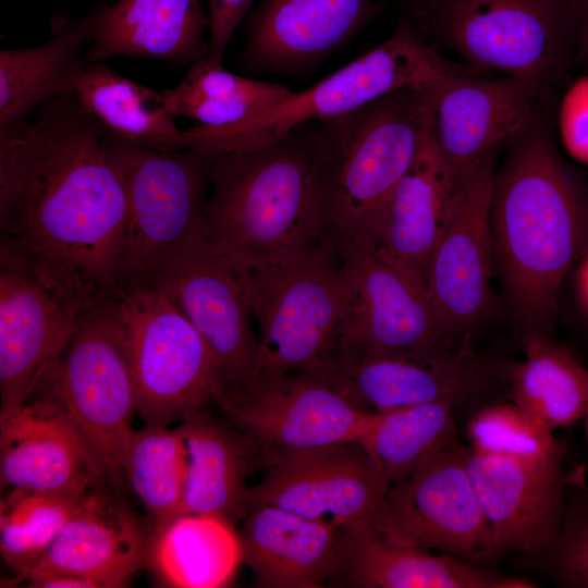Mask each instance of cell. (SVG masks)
<instances>
[{"instance_id": "obj_1", "label": "cell", "mask_w": 588, "mask_h": 588, "mask_svg": "<svg viewBox=\"0 0 588 588\" xmlns=\"http://www.w3.org/2000/svg\"><path fill=\"white\" fill-rule=\"evenodd\" d=\"M38 109L0 130V256L96 303L119 294L124 185L76 95Z\"/></svg>"}, {"instance_id": "obj_2", "label": "cell", "mask_w": 588, "mask_h": 588, "mask_svg": "<svg viewBox=\"0 0 588 588\" xmlns=\"http://www.w3.org/2000/svg\"><path fill=\"white\" fill-rule=\"evenodd\" d=\"M555 108L505 142L490 199L494 269L525 332H548L563 281L588 248V185L558 149Z\"/></svg>"}, {"instance_id": "obj_3", "label": "cell", "mask_w": 588, "mask_h": 588, "mask_svg": "<svg viewBox=\"0 0 588 588\" xmlns=\"http://www.w3.org/2000/svg\"><path fill=\"white\" fill-rule=\"evenodd\" d=\"M332 163L322 121L260 148L218 154L206 206L208 247L242 265L306 255L332 234Z\"/></svg>"}, {"instance_id": "obj_4", "label": "cell", "mask_w": 588, "mask_h": 588, "mask_svg": "<svg viewBox=\"0 0 588 588\" xmlns=\"http://www.w3.org/2000/svg\"><path fill=\"white\" fill-rule=\"evenodd\" d=\"M403 17L440 51L554 100L576 64L572 0H424Z\"/></svg>"}, {"instance_id": "obj_5", "label": "cell", "mask_w": 588, "mask_h": 588, "mask_svg": "<svg viewBox=\"0 0 588 588\" xmlns=\"http://www.w3.org/2000/svg\"><path fill=\"white\" fill-rule=\"evenodd\" d=\"M236 264L259 328L252 385L297 372H335L348 320L335 236L292 261Z\"/></svg>"}, {"instance_id": "obj_6", "label": "cell", "mask_w": 588, "mask_h": 588, "mask_svg": "<svg viewBox=\"0 0 588 588\" xmlns=\"http://www.w3.org/2000/svg\"><path fill=\"white\" fill-rule=\"evenodd\" d=\"M103 145L126 195L118 293L147 286L169 262L206 241L210 173L218 156L189 148L158 150L127 142L101 124Z\"/></svg>"}, {"instance_id": "obj_7", "label": "cell", "mask_w": 588, "mask_h": 588, "mask_svg": "<svg viewBox=\"0 0 588 588\" xmlns=\"http://www.w3.org/2000/svg\"><path fill=\"white\" fill-rule=\"evenodd\" d=\"M480 73L445 58L409 20L400 16L383 42L262 114L218 133L187 127L188 148L215 154L260 148L301 124L338 118L393 91L438 88L451 78Z\"/></svg>"}, {"instance_id": "obj_8", "label": "cell", "mask_w": 588, "mask_h": 588, "mask_svg": "<svg viewBox=\"0 0 588 588\" xmlns=\"http://www.w3.org/2000/svg\"><path fill=\"white\" fill-rule=\"evenodd\" d=\"M436 89L403 88L322 121L333 155V235L375 234L431 127Z\"/></svg>"}, {"instance_id": "obj_9", "label": "cell", "mask_w": 588, "mask_h": 588, "mask_svg": "<svg viewBox=\"0 0 588 588\" xmlns=\"http://www.w3.org/2000/svg\"><path fill=\"white\" fill-rule=\"evenodd\" d=\"M118 296H105L82 315L65 350L33 389L61 406L114 487L123 483L122 462L137 415Z\"/></svg>"}, {"instance_id": "obj_10", "label": "cell", "mask_w": 588, "mask_h": 588, "mask_svg": "<svg viewBox=\"0 0 588 588\" xmlns=\"http://www.w3.org/2000/svg\"><path fill=\"white\" fill-rule=\"evenodd\" d=\"M137 415L170 426L222 395L213 359L192 323L154 286L119 294Z\"/></svg>"}, {"instance_id": "obj_11", "label": "cell", "mask_w": 588, "mask_h": 588, "mask_svg": "<svg viewBox=\"0 0 588 588\" xmlns=\"http://www.w3.org/2000/svg\"><path fill=\"white\" fill-rule=\"evenodd\" d=\"M254 443L255 470L294 454L358 441L375 421L333 372H297L254 383L216 403Z\"/></svg>"}, {"instance_id": "obj_12", "label": "cell", "mask_w": 588, "mask_h": 588, "mask_svg": "<svg viewBox=\"0 0 588 588\" xmlns=\"http://www.w3.org/2000/svg\"><path fill=\"white\" fill-rule=\"evenodd\" d=\"M335 238L348 309L342 354L373 350L434 356L468 339L446 327L427 292L383 257L371 235Z\"/></svg>"}, {"instance_id": "obj_13", "label": "cell", "mask_w": 588, "mask_h": 588, "mask_svg": "<svg viewBox=\"0 0 588 588\" xmlns=\"http://www.w3.org/2000/svg\"><path fill=\"white\" fill-rule=\"evenodd\" d=\"M468 450L453 441L387 491L370 519L389 539L485 566L501 554L467 470Z\"/></svg>"}, {"instance_id": "obj_14", "label": "cell", "mask_w": 588, "mask_h": 588, "mask_svg": "<svg viewBox=\"0 0 588 588\" xmlns=\"http://www.w3.org/2000/svg\"><path fill=\"white\" fill-rule=\"evenodd\" d=\"M149 286L172 302L206 344L222 388L218 401L244 394L254 381L259 343L237 264L203 241L176 256Z\"/></svg>"}, {"instance_id": "obj_15", "label": "cell", "mask_w": 588, "mask_h": 588, "mask_svg": "<svg viewBox=\"0 0 588 588\" xmlns=\"http://www.w3.org/2000/svg\"><path fill=\"white\" fill-rule=\"evenodd\" d=\"M95 304L33 267L0 256V412L27 400Z\"/></svg>"}, {"instance_id": "obj_16", "label": "cell", "mask_w": 588, "mask_h": 588, "mask_svg": "<svg viewBox=\"0 0 588 588\" xmlns=\"http://www.w3.org/2000/svg\"><path fill=\"white\" fill-rule=\"evenodd\" d=\"M499 150L489 152L460 184L427 268V295L461 339L469 338L493 304L489 210Z\"/></svg>"}, {"instance_id": "obj_17", "label": "cell", "mask_w": 588, "mask_h": 588, "mask_svg": "<svg viewBox=\"0 0 588 588\" xmlns=\"http://www.w3.org/2000/svg\"><path fill=\"white\" fill-rule=\"evenodd\" d=\"M262 470L248 488V511L272 505L340 528L370 522L390 488L359 441L286 456Z\"/></svg>"}, {"instance_id": "obj_18", "label": "cell", "mask_w": 588, "mask_h": 588, "mask_svg": "<svg viewBox=\"0 0 588 588\" xmlns=\"http://www.w3.org/2000/svg\"><path fill=\"white\" fill-rule=\"evenodd\" d=\"M376 0H257L244 20L240 69L295 74L321 64L382 11Z\"/></svg>"}, {"instance_id": "obj_19", "label": "cell", "mask_w": 588, "mask_h": 588, "mask_svg": "<svg viewBox=\"0 0 588 588\" xmlns=\"http://www.w3.org/2000/svg\"><path fill=\"white\" fill-rule=\"evenodd\" d=\"M556 100L537 87L506 76L454 77L436 89L432 136L457 186L492 150Z\"/></svg>"}, {"instance_id": "obj_20", "label": "cell", "mask_w": 588, "mask_h": 588, "mask_svg": "<svg viewBox=\"0 0 588 588\" xmlns=\"http://www.w3.org/2000/svg\"><path fill=\"white\" fill-rule=\"evenodd\" d=\"M103 471L84 438L48 394L33 391L0 412L1 489L81 497L100 488Z\"/></svg>"}, {"instance_id": "obj_21", "label": "cell", "mask_w": 588, "mask_h": 588, "mask_svg": "<svg viewBox=\"0 0 588 588\" xmlns=\"http://www.w3.org/2000/svg\"><path fill=\"white\" fill-rule=\"evenodd\" d=\"M467 470L500 554L542 558L553 546L566 504L561 460L467 454Z\"/></svg>"}, {"instance_id": "obj_22", "label": "cell", "mask_w": 588, "mask_h": 588, "mask_svg": "<svg viewBox=\"0 0 588 588\" xmlns=\"http://www.w3.org/2000/svg\"><path fill=\"white\" fill-rule=\"evenodd\" d=\"M147 537L146 524L97 488L85 497L39 562L3 586L69 577L89 588L125 587L145 567Z\"/></svg>"}, {"instance_id": "obj_23", "label": "cell", "mask_w": 588, "mask_h": 588, "mask_svg": "<svg viewBox=\"0 0 588 588\" xmlns=\"http://www.w3.org/2000/svg\"><path fill=\"white\" fill-rule=\"evenodd\" d=\"M334 373L362 407L385 412L443 401L456 405L486 385L489 371L473 353L468 338L456 350L434 356L346 351Z\"/></svg>"}, {"instance_id": "obj_24", "label": "cell", "mask_w": 588, "mask_h": 588, "mask_svg": "<svg viewBox=\"0 0 588 588\" xmlns=\"http://www.w3.org/2000/svg\"><path fill=\"white\" fill-rule=\"evenodd\" d=\"M341 544L329 584L355 588H534L450 554H432L389 539L367 520L341 527Z\"/></svg>"}, {"instance_id": "obj_25", "label": "cell", "mask_w": 588, "mask_h": 588, "mask_svg": "<svg viewBox=\"0 0 588 588\" xmlns=\"http://www.w3.org/2000/svg\"><path fill=\"white\" fill-rule=\"evenodd\" d=\"M88 14L94 33L85 51L89 62L149 58L189 68L208 57L209 15L201 0H118Z\"/></svg>"}, {"instance_id": "obj_26", "label": "cell", "mask_w": 588, "mask_h": 588, "mask_svg": "<svg viewBox=\"0 0 588 588\" xmlns=\"http://www.w3.org/2000/svg\"><path fill=\"white\" fill-rule=\"evenodd\" d=\"M457 188L434 144L431 124L372 235L383 257L425 291L428 264Z\"/></svg>"}, {"instance_id": "obj_27", "label": "cell", "mask_w": 588, "mask_h": 588, "mask_svg": "<svg viewBox=\"0 0 588 588\" xmlns=\"http://www.w3.org/2000/svg\"><path fill=\"white\" fill-rule=\"evenodd\" d=\"M243 563L265 588L329 585L342 531L272 505L249 509L238 530Z\"/></svg>"}, {"instance_id": "obj_28", "label": "cell", "mask_w": 588, "mask_h": 588, "mask_svg": "<svg viewBox=\"0 0 588 588\" xmlns=\"http://www.w3.org/2000/svg\"><path fill=\"white\" fill-rule=\"evenodd\" d=\"M186 451L183 512L242 523L248 513L246 478L255 470L252 440L206 406L185 415L175 427Z\"/></svg>"}, {"instance_id": "obj_29", "label": "cell", "mask_w": 588, "mask_h": 588, "mask_svg": "<svg viewBox=\"0 0 588 588\" xmlns=\"http://www.w3.org/2000/svg\"><path fill=\"white\" fill-rule=\"evenodd\" d=\"M51 29L45 44L0 51V130L54 98L76 94L88 64L83 49L94 39L90 16L56 15Z\"/></svg>"}, {"instance_id": "obj_30", "label": "cell", "mask_w": 588, "mask_h": 588, "mask_svg": "<svg viewBox=\"0 0 588 588\" xmlns=\"http://www.w3.org/2000/svg\"><path fill=\"white\" fill-rule=\"evenodd\" d=\"M242 563L238 530L221 516L182 513L148 529L145 567L162 586L225 587Z\"/></svg>"}, {"instance_id": "obj_31", "label": "cell", "mask_w": 588, "mask_h": 588, "mask_svg": "<svg viewBox=\"0 0 588 588\" xmlns=\"http://www.w3.org/2000/svg\"><path fill=\"white\" fill-rule=\"evenodd\" d=\"M75 95L93 117L127 142L163 151L186 149L185 130L175 125L163 90L139 85L105 61H88Z\"/></svg>"}, {"instance_id": "obj_32", "label": "cell", "mask_w": 588, "mask_h": 588, "mask_svg": "<svg viewBox=\"0 0 588 588\" xmlns=\"http://www.w3.org/2000/svg\"><path fill=\"white\" fill-rule=\"evenodd\" d=\"M524 359L511 368L513 403L551 431L569 427L588 408V369L546 332L526 331Z\"/></svg>"}, {"instance_id": "obj_33", "label": "cell", "mask_w": 588, "mask_h": 588, "mask_svg": "<svg viewBox=\"0 0 588 588\" xmlns=\"http://www.w3.org/2000/svg\"><path fill=\"white\" fill-rule=\"evenodd\" d=\"M289 87L226 71L206 57L192 64L184 78L164 89L168 108L188 118L201 133H218L256 118L287 99Z\"/></svg>"}, {"instance_id": "obj_34", "label": "cell", "mask_w": 588, "mask_h": 588, "mask_svg": "<svg viewBox=\"0 0 588 588\" xmlns=\"http://www.w3.org/2000/svg\"><path fill=\"white\" fill-rule=\"evenodd\" d=\"M455 406L443 401L378 412L358 441L390 487L405 481L436 452L456 441Z\"/></svg>"}, {"instance_id": "obj_35", "label": "cell", "mask_w": 588, "mask_h": 588, "mask_svg": "<svg viewBox=\"0 0 588 588\" xmlns=\"http://www.w3.org/2000/svg\"><path fill=\"white\" fill-rule=\"evenodd\" d=\"M122 479L140 502L147 529L182 514L186 451L177 430L154 425L135 429L124 453Z\"/></svg>"}, {"instance_id": "obj_36", "label": "cell", "mask_w": 588, "mask_h": 588, "mask_svg": "<svg viewBox=\"0 0 588 588\" xmlns=\"http://www.w3.org/2000/svg\"><path fill=\"white\" fill-rule=\"evenodd\" d=\"M3 491L0 551L4 562L21 576L39 562L89 492L74 497L27 489Z\"/></svg>"}, {"instance_id": "obj_37", "label": "cell", "mask_w": 588, "mask_h": 588, "mask_svg": "<svg viewBox=\"0 0 588 588\" xmlns=\"http://www.w3.org/2000/svg\"><path fill=\"white\" fill-rule=\"evenodd\" d=\"M552 432L514 403L486 406L467 425L473 452L529 461L561 460Z\"/></svg>"}, {"instance_id": "obj_38", "label": "cell", "mask_w": 588, "mask_h": 588, "mask_svg": "<svg viewBox=\"0 0 588 588\" xmlns=\"http://www.w3.org/2000/svg\"><path fill=\"white\" fill-rule=\"evenodd\" d=\"M542 558L558 584L588 588V488L566 499L559 535Z\"/></svg>"}, {"instance_id": "obj_39", "label": "cell", "mask_w": 588, "mask_h": 588, "mask_svg": "<svg viewBox=\"0 0 588 588\" xmlns=\"http://www.w3.org/2000/svg\"><path fill=\"white\" fill-rule=\"evenodd\" d=\"M556 110L555 125L565 150L588 164V72L567 87Z\"/></svg>"}, {"instance_id": "obj_40", "label": "cell", "mask_w": 588, "mask_h": 588, "mask_svg": "<svg viewBox=\"0 0 588 588\" xmlns=\"http://www.w3.org/2000/svg\"><path fill=\"white\" fill-rule=\"evenodd\" d=\"M257 0H208V59L223 66L228 47Z\"/></svg>"}, {"instance_id": "obj_41", "label": "cell", "mask_w": 588, "mask_h": 588, "mask_svg": "<svg viewBox=\"0 0 588 588\" xmlns=\"http://www.w3.org/2000/svg\"><path fill=\"white\" fill-rule=\"evenodd\" d=\"M576 27V64L588 72V0H572Z\"/></svg>"}, {"instance_id": "obj_42", "label": "cell", "mask_w": 588, "mask_h": 588, "mask_svg": "<svg viewBox=\"0 0 588 588\" xmlns=\"http://www.w3.org/2000/svg\"><path fill=\"white\" fill-rule=\"evenodd\" d=\"M576 290L583 307L588 313V248L577 261Z\"/></svg>"}, {"instance_id": "obj_43", "label": "cell", "mask_w": 588, "mask_h": 588, "mask_svg": "<svg viewBox=\"0 0 588 588\" xmlns=\"http://www.w3.org/2000/svg\"><path fill=\"white\" fill-rule=\"evenodd\" d=\"M401 12V16H405L417 8L424 0H389Z\"/></svg>"}, {"instance_id": "obj_44", "label": "cell", "mask_w": 588, "mask_h": 588, "mask_svg": "<svg viewBox=\"0 0 588 588\" xmlns=\"http://www.w3.org/2000/svg\"><path fill=\"white\" fill-rule=\"evenodd\" d=\"M585 417H586V434H587V442H588V408H587V412L585 414Z\"/></svg>"}]
</instances>
